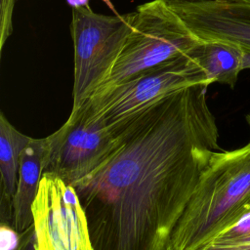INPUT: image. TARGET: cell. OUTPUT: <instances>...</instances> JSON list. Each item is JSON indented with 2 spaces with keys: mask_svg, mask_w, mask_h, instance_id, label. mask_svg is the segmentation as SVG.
I'll use <instances>...</instances> for the list:
<instances>
[{
  "mask_svg": "<svg viewBox=\"0 0 250 250\" xmlns=\"http://www.w3.org/2000/svg\"><path fill=\"white\" fill-rule=\"evenodd\" d=\"M135 17L136 11L107 16L93 12L87 5L72 8V109L81 106L107 79L132 29Z\"/></svg>",
  "mask_w": 250,
  "mask_h": 250,
  "instance_id": "obj_4",
  "label": "cell"
},
{
  "mask_svg": "<svg viewBox=\"0 0 250 250\" xmlns=\"http://www.w3.org/2000/svg\"><path fill=\"white\" fill-rule=\"evenodd\" d=\"M16 129L3 112L0 114V172L2 212L6 209L12 223V204L16 192L20 159L23 148L31 141Z\"/></svg>",
  "mask_w": 250,
  "mask_h": 250,
  "instance_id": "obj_11",
  "label": "cell"
},
{
  "mask_svg": "<svg viewBox=\"0 0 250 250\" xmlns=\"http://www.w3.org/2000/svg\"><path fill=\"white\" fill-rule=\"evenodd\" d=\"M188 56L202 69L210 85L221 83L233 88L243 70V49L218 40H199Z\"/></svg>",
  "mask_w": 250,
  "mask_h": 250,
  "instance_id": "obj_10",
  "label": "cell"
},
{
  "mask_svg": "<svg viewBox=\"0 0 250 250\" xmlns=\"http://www.w3.org/2000/svg\"><path fill=\"white\" fill-rule=\"evenodd\" d=\"M197 250H250V236L237 240L213 238Z\"/></svg>",
  "mask_w": 250,
  "mask_h": 250,
  "instance_id": "obj_14",
  "label": "cell"
},
{
  "mask_svg": "<svg viewBox=\"0 0 250 250\" xmlns=\"http://www.w3.org/2000/svg\"><path fill=\"white\" fill-rule=\"evenodd\" d=\"M162 250H172V249L169 247V245H167V246H166V247H164Z\"/></svg>",
  "mask_w": 250,
  "mask_h": 250,
  "instance_id": "obj_19",
  "label": "cell"
},
{
  "mask_svg": "<svg viewBox=\"0 0 250 250\" xmlns=\"http://www.w3.org/2000/svg\"><path fill=\"white\" fill-rule=\"evenodd\" d=\"M199 40H218L250 50V0L168 2Z\"/></svg>",
  "mask_w": 250,
  "mask_h": 250,
  "instance_id": "obj_8",
  "label": "cell"
},
{
  "mask_svg": "<svg viewBox=\"0 0 250 250\" xmlns=\"http://www.w3.org/2000/svg\"><path fill=\"white\" fill-rule=\"evenodd\" d=\"M45 143L44 173L74 187L110 155L118 144V132L81 105L71 109L67 120Z\"/></svg>",
  "mask_w": 250,
  "mask_h": 250,
  "instance_id": "obj_6",
  "label": "cell"
},
{
  "mask_svg": "<svg viewBox=\"0 0 250 250\" xmlns=\"http://www.w3.org/2000/svg\"><path fill=\"white\" fill-rule=\"evenodd\" d=\"M34 250H95L74 187L43 173L32 204Z\"/></svg>",
  "mask_w": 250,
  "mask_h": 250,
  "instance_id": "obj_7",
  "label": "cell"
},
{
  "mask_svg": "<svg viewBox=\"0 0 250 250\" xmlns=\"http://www.w3.org/2000/svg\"><path fill=\"white\" fill-rule=\"evenodd\" d=\"M45 152V138H32L21 154L11 223V226L19 233L25 232L33 225L32 204L44 173Z\"/></svg>",
  "mask_w": 250,
  "mask_h": 250,
  "instance_id": "obj_9",
  "label": "cell"
},
{
  "mask_svg": "<svg viewBox=\"0 0 250 250\" xmlns=\"http://www.w3.org/2000/svg\"><path fill=\"white\" fill-rule=\"evenodd\" d=\"M17 0H0V52L13 32V13Z\"/></svg>",
  "mask_w": 250,
  "mask_h": 250,
  "instance_id": "obj_12",
  "label": "cell"
},
{
  "mask_svg": "<svg viewBox=\"0 0 250 250\" xmlns=\"http://www.w3.org/2000/svg\"><path fill=\"white\" fill-rule=\"evenodd\" d=\"M1 250H18L21 235L11 225L2 223L1 226Z\"/></svg>",
  "mask_w": 250,
  "mask_h": 250,
  "instance_id": "obj_15",
  "label": "cell"
},
{
  "mask_svg": "<svg viewBox=\"0 0 250 250\" xmlns=\"http://www.w3.org/2000/svg\"><path fill=\"white\" fill-rule=\"evenodd\" d=\"M249 212L250 142L212 153L168 245L172 250H197Z\"/></svg>",
  "mask_w": 250,
  "mask_h": 250,
  "instance_id": "obj_2",
  "label": "cell"
},
{
  "mask_svg": "<svg viewBox=\"0 0 250 250\" xmlns=\"http://www.w3.org/2000/svg\"><path fill=\"white\" fill-rule=\"evenodd\" d=\"M207 84L180 89L115 129L118 144L74 188L95 250H162L219 149Z\"/></svg>",
  "mask_w": 250,
  "mask_h": 250,
  "instance_id": "obj_1",
  "label": "cell"
},
{
  "mask_svg": "<svg viewBox=\"0 0 250 250\" xmlns=\"http://www.w3.org/2000/svg\"><path fill=\"white\" fill-rule=\"evenodd\" d=\"M207 84L188 56L148 73L92 95L82 105L111 131L164 97L188 86Z\"/></svg>",
  "mask_w": 250,
  "mask_h": 250,
  "instance_id": "obj_5",
  "label": "cell"
},
{
  "mask_svg": "<svg viewBox=\"0 0 250 250\" xmlns=\"http://www.w3.org/2000/svg\"><path fill=\"white\" fill-rule=\"evenodd\" d=\"M198 41L166 0L138 6L132 29L112 70L94 94L187 57Z\"/></svg>",
  "mask_w": 250,
  "mask_h": 250,
  "instance_id": "obj_3",
  "label": "cell"
},
{
  "mask_svg": "<svg viewBox=\"0 0 250 250\" xmlns=\"http://www.w3.org/2000/svg\"><path fill=\"white\" fill-rule=\"evenodd\" d=\"M167 2H185V1H194V0H166Z\"/></svg>",
  "mask_w": 250,
  "mask_h": 250,
  "instance_id": "obj_18",
  "label": "cell"
},
{
  "mask_svg": "<svg viewBox=\"0 0 250 250\" xmlns=\"http://www.w3.org/2000/svg\"><path fill=\"white\" fill-rule=\"evenodd\" d=\"M247 236H250V212L214 238L222 240H237Z\"/></svg>",
  "mask_w": 250,
  "mask_h": 250,
  "instance_id": "obj_13",
  "label": "cell"
},
{
  "mask_svg": "<svg viewBox=\"0 0 250 250\" xmlns=\"http://www.w3.org/2000/svg\"><path fill=\"white\" fill-rule=\"evenodd\" d=\"M245 119H246V122H247V124H248V126L250 127V112L245 116Z\"/></svg>",
  "mask_w": 250,
  "mask_h": 250,
  "instance_id": "obj_17",
  "label": "cell"
},
{
  "mask_svg": "<svg viewBox=\"0 0 250 250\" xmlns=\"http://www.w3.org/2000/svg\"><path fill=\"white\" fill-rule=\"evenodd\" d=\"M242 68H243V70L244 69H250V50H248V49H243Z\"/></svg>",
  "mask_w": 250,
  "mask_h": 250,
  "instance_id": "obj_16",
  "label": "cell"
}]
</instances>
